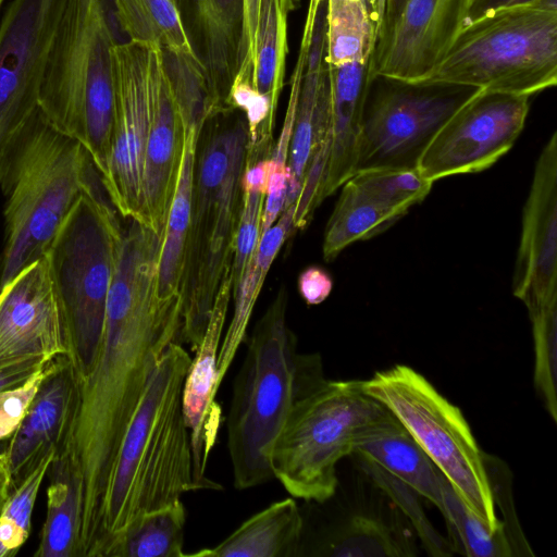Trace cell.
Segmentation results:
<instances>
[{
    "mask_svg": "<svg viewBox=\"0 0 557 557\" xmlns=\"http://www.w3.org/2000/svg\"><path fill=\"white\" fill-rule=\"evenodd\" d=\"M122 226L99 350L76 397L55 460L77 492L81 550L98 543L103 500L126 428L165 349L182 343V296L158 294L163 234Z\"/></svg>",
    "mask_w": 557,
    "mask_h": 557,
    "instance_id": "1",
    "label": "cell"
},
{
    "mask_svg": "<svg viewBox=\"0 0 557 557\" xmlns=\"http://www.w3.org/2000/svg\"><path fill=\"white\" fill-rule=\"evenodd\" d=\"M191 362L178 342L163 352L126 428L107 487L94 557L140 515L199 490L182 391Z\"/></svg>",
    "mask_w": 557,
    "mask_h": 557,
    "instance_id": "2",
    "label": "cell"
},
{
    "mask_svg": "<svg viewBox=\"0 0 557 557\" xmlns=\"http://www.w3.org/2000/svg\"><path fill=\"white\" fill-rule=\"evenodd\" d=\"M0 189L4 197L0 287L45 257L82 195L107 194L85 147L53 127L40 108L0 154Z\"/></svg>",
    "mask_w": 557,
    "mask_h": 557,
    "instance_id": "3",
    "label": "cell"
},
{
    "mask_svg": "<svg viewBox=\"0 0 557 557\" xmlns=\"http://www.w3.org/2000/svg\"><path fill=\"white\" fill-rule=\"evenodd\" d=\"M247 144L245 115L232 108L210 114L197 140L180 289L182 342L194 352L202 341L219 288L231 274L243 206Z\"/></svg>",
    "mask_w": 557,
    "mask_h": 557,
    "instance_id": "4",
    "label": "cell"
},
{
    "mask_svg": "<svg viewBox=\"0 0 557 557\" xmlns=\"http://www.w3.org/2000/svg\"><path fill=\"white\" fill-rule=\"evenodd\" d=\"M282 286L257 322L233 385L227 446L237 490L273 478L270 451L294 403L321 384V357L297 352Z\"/></svg>",
    "mask_w": 557,
    "mask_h": 557,
    "instance_id": "5",
    "label": "cell"
},
{
    "mask_svg": "<svg viewBox=\"0 0 557 557\" xmlns=\"http://www.w3.org/2000/svg\"><path fill=\"white\" fill-rule=\"evenodd\" d=\"M115 42L103 0H67L38 100L52 126L85 147L101 178L111 148Z\"/></svg>",
    "mask_w": 557,
    "mask_h": 557,
    "instance_id": "6",
    "label": "cell"
},
{
    "mask_svg": "<svg viewBox=\"0 0 557 557\" xmlns=\"http://www.w3.org/2000/svg\"><path fill=\"white\" fill-rule=\"evenodd\" d=\"M556 84L557 0H540L466 24L420 85L531 97Z\"/></svg>",
    "mask_w": 557,
    "mask_h": 557,
    "instance_id": "7",
    "label": "cell"
},
{
    "mask_svg": "<svg viewBox=\"0 0 557 557\" xmlns=\"http://www.w3.org/2000/svg\"><path fill=\"white\" fill-rule=\"evenodd\" d=\"M107 194H84L53 236L45 258L66 331V358L77 381L91 370L104 325L122 233Z\"/></svg>",
    "mask_w": 557,
    "mask_h": 557,
    "instance_id": "8",
    "label": "cell"
},
{
    "mask_svg": "<svg viewBox=\"0 0 557 557\" xmlns=\"http://www.w3.org/2000/svg\"><path fill=\"white\" fill-rule=\"evenodd\" d=\"M384 409L361 381L325 379L294 403L270 451L273 478L295 498L325 502L336 490L338 462Z\"/></svg>",
    "mask_w": 557,
    "mask_h": 557,
    "instance_id": "9",
    "label": "cell"
},
{
    "mask_svg": "<svg viewBox=\"0 0 557 557\" xmlns=\"http://www.w3.org/2000/svg\"><path fill=\"white\" fill-rule=\"evenodd\" d=\"M366 394L386 407L446 476L466 506L492 531L503 529L483 461V450L458 407L422 374L405 364L361 381Z\"/></svg>",
    "mask_w": 557,
    "mask_h": 557,
    "instance_id": "10",
    "label": "cell"
},
{
    "mask_svg": "<svg viewBox=\"0 0 557 557\" xmlns=\"http://www.w3.org/2000/svg\"><path fill=\"white\" fill-rule=\"evenodd\" d=\"M388 83V87L375 91L370 85L361 116L354 174L376 169H418L436 133L476 90Z\"/></svg>",
    "mask_w": 557,
    "mask_h": 557,
    "instance_id": "11",
    "label": "cell"
},
{
    "mask_svg": "<svg viewBox=\"0 0 557 557\" xmlns=\"http://www.w3.org/2000/svg\"><path fill=\"white\" fill-rule=\"evenodd\" d=\"M530 97L476 89L443 124L422 158V176L476 173L507 153L522 132Z\"/></svg>",
    "mask_w": 557,
    "mask_h": 557,
    "instance_id": "12",
    "label": "cell"
},
{
    "mask_svg": "<svg viewBox=\"0 0 557 557\" xmlns=\"http://www.w3.org/2000/svg\"><path fill=\"white\" fill-rule=\"evenodd\" d=\"M153 46L126 40L112 48L113 125L108 169L101 180L122 220H137L139 215Z\"/></svg>",
    "mask_w": 557,
    "mask_h": 557,
    "instance_id": "13",
    "label": "cell"
},
{
    "mask_svg": "<svg viewBox=\"0 0 557 557\" xmlns=\"http://www.w3.org/2000/svg\"><path fill=\"white\" fill-rule=\"evenodd\" d=\"M67 0H12L0 22V154L39 109L46 64Z\"/></svg>",
    "mask_w": 557,
    "mask_h": 557,
    "instance_id": "14",
    "label": "cell"
},
{
    "mask_svg": "<svg viewBox=\"0 0 557 557\" xmlns=\"http://www.w3.org/2000/svg\"><path fill=\"white\" fill-rule=\"evenodd\" d=\"M472 2L406 0L377 39L370 65L372 81L420 85L456 41Z\"/></svg>",
    "mask_w": 557,
    "mask_h": 557,
    "instance_id": "15",
    "label": "cell"
},
{
    "mask_svg": "<svg viewBox=\"0 0 557 557\" xmlns=\"http://www.w3.org/2000/svg\"><path fill=\"white\" fill-rule=\"evenodd\" d=\"M352 478L341 499L335 518L310 555L332 557H414L417 534L388 494L369 475L352 455Z\"/></svg>",
    "mask_w": 557,
    "mask_h": 557,
    "instance_id": "16",
    "label": "cell"
},
{
    "mask_svg": "<svg viewBox=\"0 0 557 557\" xmlns=\"http://www.w3.org/2000/svg\"><path fill=\"white\" fill-rule=\"evenodd\" d=\"M66 351L65 324L44 257L0 287V366L49 362Z\"/></svg>",
    "mask_w": 557,
    "mask_h": 557,
    "instance_id": "17",
    "label": "cell"
},
{
    "mask_svg": "<svg viewBox=\"0 0 557 557\" xmlns=\"http://www.w3.org/2000/svg\"><path fill=\"white\" fill-rule=\"evenodd\" d=\"M512 294L525 307L557 298V133L535 163L522 211Z\"/></svg>",
    "mask_w": 557,
    "mask_h": 557,
    "instance_id": "18",
    "label": "cell"
},
{
    "mask_svg": "<svg viewBox=\"0 0 557 557\" xmlns=\"http://www.w3.org/2000/svg\"><path fill=\"white\" fill-rule=\"evenodd\" d=\"M149 111L137 221L163 234L180 177L186 129L163 50L157 45L152 50Z\"/></svg>",
    "mask_w": 557,
    "mask_h": 557,
    "instance_id": "19",
    "label": "cell"
},
{
    "mask_svg": "<svg viewBox=\"0 0 557 557\" xmlns=\"http://www.w3.org/2000/svg\"><path fill=\"white\" fill-rule=\"evenodd\" d=\"M177 8L203 71L212 113L230 108L231 87L245 65V0H177Z\"/></svg>",
    "mask_w": 557,
    "mask_h": 557,
    "instance_id": "20",
    "label": "cell"
},
{
    "mask_svg": "<svg viewBox=\"0 0 557 557\" xmlns=\"http://www.w3.org/2000/svg\"><path fill=\"white\" fill-rule=\"evenodd\" d=\"M325 10L320 8L307 52L288 153L285 208L296 205L307 171L325 175L330 146L331 89L325 54Z\"/></svg>",
    "mask_w": 557,
    "mask_h": 557,
    "instance_id": "21",
    "label": "cell"
},
{
    "mask_svg": "<svg viewBox=\"0 0 557 557\" xmlns=\"http://www.w3.org/2000/svg\"><path fill=\"white\" fill-rule=\"evenodd\" d=\"M232 295L231 275L225 277L216 294L202 341L187 371L182 408L190 432L194 473L199 488L221 486L206 478V463L221 424V408L214 401L218 393V355Z\"/></svg>",
    "mask_w": 557,
    "mask_h": 557,
    "instance_id": "22",
    "label": "cell"
},
{
    "mask_svg": "<svg viewBox=\"0 0 557 557\" xmlns=\"http://www.w3.org/2000/svg\"><path fill=\"white\" fill-rule=\"evenodd\" d=\"M77 383L65 355L48 363L47 373L5 450L12 490L40 459L58 449L71 417Z\"/></svg>",
    "mask_w": 557,
    "mask_h": 557,
    "instance_id": "23",
    "label": "cell"
},
{
    "mask_svg": "<svg viewBox=\"0 0 557 557\" xmlns=\"http://www.w3.org/2000/svg\"><path fill=\"white\" fill-rule=\"evenodd\" d=\"M370 61L329 66L331 89L330 146L323 200L354 174L357 141L366 98L372 83Z\"/></svg>",
    "mask_w": 557,
    "mask_h": 557,
    "instance_id": "24",
    "label": "cell"
},
{
    "mask_svg": "<svg viewBox=\"0 0 557 557\" xmlns=\"http://www.w3.org/2000/svg\"><path fill=\"white\" fill-rule=\"evenodd\" d=\"M352 454L373 461L440 506L446 476L386 407L360 434Z\"/></svg>",
    "mask_w": 557,
    "mask_h": 557,
    "instance_id": "25",
    "label": "cell"
},
{
    "mask_svg": "<svg viewBox=\"0 0 557 557\" xmlns=\"http://www.w3.org/2000/svg\"><path fill=\"white\" fill-rule=\"evenodd\" d=\"M304 519L293 498L271 504L212 548L184 557H290L299 555Z\"/></svg>",
    "mask_w": 557,
    "mask_h": 557,
    "instance_id": "26",
    "label": "cell"
},
{
    "mask_svg": "<svg viewBox=\"0 0 557 557\" xmlns=\"http://www.w3.org/2000/svg\"><path fill=\"white\" fill-rule=\"evenodd\" d=\"M198 137L199 134L195 131L186 132L180 177L168 214L160 250L158 294L161 298L181 295Z\"/></svg>",
    "mask_w": 557,
    "mask_h": 557,
    "instance_id": "27",
    "label": "cell"
},
{
    "mask_svg": "<svg viewBox=\"0 0 557 557\" xmlns=\"http://www.w3.org/2000/svg\"><path fill=\"white\" fill-rule=\"evenodd\" d=\"M110 1L114 20L127 40L157 45L168 54L197 58L173 0Z\"/></svg>",
    "mask_w": 557,
    "mask_h": 557,
    "instance_id": "28",
    "label": "cell"
},
{
    "mask_svg": "<svg viewBox=\"0 0 557 557\" xmlns=\"http://www.w3.org/2000/svg\"><path fill=\"white\" fill-rule=\"evenodd\" d=\"M186 509L178 499L131 521L109 543L103 557H184Z\"/></svg>",
    "mask_w": 557,
    "mask_h": 557,
    "instance_id": "29",
    "label": "cell"
},
{
    "mask_svg": "<svg viewBox=\"0 0 557 557\" xmlns=\"http://www.w3.org/2000/svg\"><path fill=\"white\" fill-rule=\"evenodd\" d=\"M298 0H260L259 16L252 50V84L270 98L276 111L284 86L288 52V15Z\"/></svg>",
    "mask_w": 557,
    "mask_h": 557,
    "instance_id": "30",
    "label": "cell"
},
{
    "mask_svg": "<svg viewBox=\"0 0 557 557\" xmlns=\"http://www.w3.org/2000/svg\"><path fill=\"white\" fill-rule=\"evenodd\" d=\"M341 187L339 197L323 236L322 253L325 261L334 260L348 245L370 239L398 221L370 198L351 178Z\"/></svg>",
    "mask_w": 557,
    "mask_h": 557,
    "instance_id": "31",
    "label": "cell"
},
{
    "mask_svg": "<svg viewBox=\"0 0 557 557\" xmlns=\"http://www.w3.org/2000/svg\"><path fill=\"white\" fill-rule=\"evenodd\" d=\"M47 516L35 557H81L79 505L66 467L53 459L48 471Z\"/></svg>",
    "mask_w": 557,
    "mask_h": 557,
    "instance_id": "32",
    "label": "cell"
},
{
    "mask_svg": "<svg viewBox=\"0 0 557 557\" xmlns=\"http://www.w3.org/2000/svg\"><path fill=\"white\" fill-rule=\"evenodd\" d=\"M377 37L368 0H327L324 61L329 66L370 61Z\"/></svg>",
    "mask_w": 557,
    "mask_h": 557,
    "instance_id": "33",
    "label": "cell"
},
{
    "mask_svg": "<svg viewBox=\"0 0 557 557\" xmlns=\"http://www.w3.org/2000/svg\"><path fill=\"white\" fill-rule=\"evenodd\" d=\"M454 554L467 557H512L504 530L492 532L461 500L445 478L437 507Z\"/></svg>",
    "mask_w": 557,
    "mask_h": 557,
    "instance_id": "34",
    "label": "cell"
},
{
    "mask_svg": "<svg viewBox=\"0 0 557 557\" xmlns=\"http://www.w3.org/2000/svg\"><path fill=\"white\" fill-rule=\"evenodd\" d=\"M275 258L274 252L263 247H257L245 268L238 286L232 293L234 300L233 317L218 355V391L246 337L253 307Z\"/></svg>",
    "mask_w": 557,
    "mask_h": 557,
    "instance_id": "35",
    "label": "cell"
},
{
    "mask_svg": "<svg viewBox=\"0 0 557 557\" xmlns=\"http://www.w3.org/2000/svg\"><path fill=\"white\" fill-rule=\"evenodd\" d=\"M380 207L399 220L430 193L434 182L418 169H376L350 177Z\"/></svg>",
    "mask_w": 557,
    "mask_h": 557,
    "instance_id": "36",
    "label": "cell"
},
{
    "mask_svg": "<svg viewBox=\"0 0 557 557\" xmlns=\"http://www.w3.org/2000/svg\"><path fill=\"white\" fill-rule=\"evenodd\" d=\"M351 455L406 516L429 555L434 557L454 555L448 540L431 524L419 503V495L411 487L373 461L355 454Z\"/></svg>",
    "mask_w": 557,
    "mask_h": 557,
    "instance_id": "37",
    "label": "cell"
},
{
    "mask_svg": "<svg viewBox=\"0 0 557 557\" xmlns=\"http://www.w3.org/2000/svg\"><path fill=\"white\" fill-rule=\"evenodd\" d=\"M485 472L495 508L502 513L500 523L512 552V557L534 556L517 517L512 494V475L498 457L483 451Z\"/></svg>",
    "mask_w": 557,
    "mask_h": 557,
    "instance_id": "38",
    "label": "cell"
},
{
    "mask_svg": "<svg viewBox=\"0 0 557 557\" xmlns=\"http://www.w3.org/2000/svg\"><path fill=\"white\" fill-rule=\"evenodd\" d=\"M264 197L265 194L261 190L243 189V206L230 274L232 293L238 286L245 268L258 246Z\"/></svg>",
    "mask_w": 557,
    "mask_h": 557,
    "instance_id": "39",
    "label": "cell"
},
{
    "mask_svg": "<svg viewBox=\"0 0 557 557\" xmlns=\"http://www.w3.org/2000/svg\"><path fill=\"white\" fill-rule=\"evenodd\" d=\"M55 453L57 449L49 451L12 490L0 516L1 520L11 523L27 537L30 533L35 502L44 478L53 462Z\"/></svg>",
    "mask_w": 557,
    "mask_h": 557,
    "instance_id": "40",
    "label": "cell"
},
{
    "mask_svg": "<svg viewBox=\"0 0 557 557\" xmlns=\"http://www.w3.org/2000/svg\"><path fill=\"white\" fill-rule=\"evenodd\" d=\"M48 363L24 383L0 393V441L11 437L20 426L47 373Z\"/></svg>",
    "mask_w": 557,
    "mask_h": 557,
    "instance_id": "41",
    "label": "cell"
},
{
    "mask_svg": "<svg viewBox=\"0 0 557 557\" xmlns=\"http://www.w3.org/2000/svg\"><path fill=\"white\" fill-rule=\"evenodd\" d=\"M298 292L309 306L322 304L333 289V280L327 271L318 265L304 269L297 281Z\"/></svg>",
    "mask_w": 557,
    "mask_h": 557,
    "instance_id": "42",
    "label": "cell"
},
{
    "mask_svg": "<svg viewBox=\"0 0 557 557\" xmlns=\"http://www.w3.org/2000/svg\"><path fill=\"white\" fill-rule=\"evenodd\" d=\"M46 363L38 359H24L0 366V393L24 383Z\"/></svg>",
    "mask_w": 557,
    "mask_h": 557,
    "instance_id": "43",
    "label": "cell"
},
{
    "mask_svg": "<svg viewBox=\"0 0 557 557\" xmlns=\"http://www.w3.org/2000/svg\"><path fill=\"white\" fill-rule=\"evenodd\" d=\"M259 8L260 0H245V65L242 71L252 69L251 59L257 32Z\"/></svg>",
    "mask_w": 557,
    "mask_h": 557,
    "instance_id": "44",
    "label": "cell"
},
{
    "mask_svg": "<svg viewBox=\"0 0 557 557\" xmlns=\"http://www.w3.org/2000/svg\"><path fill=\"white\" fill-rule=\"evenodd\" d=\"M537 1L540 0H473L466 24L497 11L528 5Z\"/></svg>",
    "mask_w": 557,
    "mask_h": 557,
    "instance_id": "45",
    "label": "cell"
},
{
    "mask_svg": "<svg viewBox=\"0 0 557 557\" xmlns=\"http://www.w3.org/2000/svg\"><path fill=\"white\" fill-rule=\"evenodd\" d=\"M12 492V480L5 451L0 453V516Z\"/></svg>",
    "mask_w": 557,
    "mask_h": 557,
    "instance_id": "46",
    "label": "cell"
},
{
    "mask_svg": "<svg viewBox=\"0 0 557 557\" xmlns=\"http://www.w3.org/2000/svg\"><path fill=\"white\" fill-rule=\"evenodd\" d=\"M327 0H310L309 1L308 13H307L306 22H305L301 40L309 41L311 39L318 11H319L320 7Z\"/></svg>",
    "mask_w": 557,
    "mask_h": 557,
    "instance_id": "47",
    "label": "cell"
},
{
    "mask_svg": "<svg viewBox=\"0 0 557 557\" xmlns=\"http://www.w3.org/2000/svg\"><path fill=\"white\" fill-rule=\"evenodd\" d=\"M380 36L385 15L386 0H368ZM379 39V37H377Z\"/></svg>",
    "mask_w": 557,
    "mask_h": 557,
    "instance_id": "48",
    "label": "cell"
},
{
    "mask_svg": "<svg viewBox=\"0 0 557 557\" xmlns=\"http://www.w3.org/2000/svg\"><path fill=\"white\" fill-rule=\"evenodd\" d=\"M406 0H386L383 28L396 16ZM381 30V33H382ZM381 35V34H380ZM380 37V36H379Z\"/></svg>",
    "mask_w": 557,
    "mask_h": 557,
    "instance_id": "49",
    "label": "cell"
},
{
    "mask_svg": "<svg viewBox=\"0 0 557 557\" xmlns=\"http://www.w3.org/2000/svg\"><path fill=\"white\" fill-rule=\"evenodd\" d=\"M3 1H4V0H0V9H1V5H2Z\"/></svg>",
    "mask_w": 557,
    "mask_h": 557,
    "instance_id": "50",
    "label": "cell"
},
{
    "mask_svg": "<svg viewBox=\"0 0 557 557\" xmlns=\"http://www.w3.org/2000/svg\"><path fill=\"white\" fill-rule=\"evenodd\" d=\"M173 1H174V2L176 3V5H177V0H173Z\"/></svg>",
    "mask_w": 557,
    "mask_h": 557,
    "instance_id": "51",
    "label": "cell"
}]
</instances>
